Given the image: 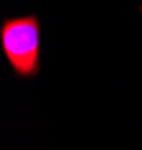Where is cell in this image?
Segmentation results:
<instances>
[{
  "label": "cell",
  "mask_w": 142,
  "mask_h": 150,
  "mask_svg": "<svg viewBox=\"0 0 142 150\" xmlns=\"http://www.w3.org/2000/svg\"><path fill=\"white\" fill-rule=\"evenodd\" d=\"M3 52L21 77L36 76L40 57V24L36 15L9 18L0 28Z\"/></svg>",
  "instance_id": "cell-1"
}]
</instances>
